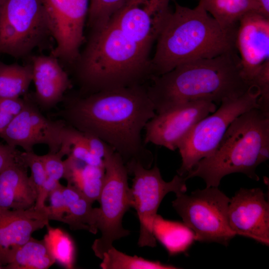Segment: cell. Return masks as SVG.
Masks as SVG:
<instances>
[{"instance_id":"31","label":"cell","mask_w":269,"mask_h":269,"mask_svg":"<svg viewBox=\"0 0 269 269\" xmlns=\"http://www.w3.org/2000/svg\"><path fill=\"white\" fill-rule=\"evenodd\" d=\"M24 105L23 97L15 99L0 98V134L21 111Z\"/></svg>"},{"instance_id":"6","label":"cell","mask_w":269,"mask_h":269,"mask_svg":"<svg viewBox=\"0 0 269 269\" xmlns=\"http://www.w3.org/2000/svg\"><path fill=\"white\" fill-rule=\"evenodd\" d=\"M103 160L104 181L98 201L100 207L97 227L101 236L92 246L95 256L100 259L113 246L114 241L130 234V231L124 228L122 220L132 207L129 173L121 156L108 144Z\"/></svg>"},{"instance_id":"18","label":"cell","mask_w":269,"mask_h":269,"mask_svg":"<svg viewBox=\"0 0 269 269\" xmlns=\"http://www.w3.org/2000/svg\"><path fill=\"white\" fill-rule=\"evenodd\" d=\"M32 82L35 91L30 94L34 102L42 112H48L61 103L73 84L67 72L57 58L50 55L33 56Z\"/></svg>"},{"instance_id":"23","label":"cell","mask_w":269,"mask_h":269,"mask_svg":"<svg viewBox=\"0 0 269 269\" xmlns=\"http://www.w3.org/2000/svg\"><path fill=\"white\" fill-rule=\"evenodd\" d=\"M153 234L173 255L186 250L195 240L193 232L184 224L163 219L157 214L153 224Z\"/></svg>"},{"instance_id":"34","label":"cell","mask_w":269,"mask_h":269,"mask_svg":"<svg viewBox=\"0 0 269 269\" xmlns=\"http://www.w3.org/2000/svg\"><path fill=\"white\" fill-rule=\"evenodd\" d=\"M62 185L59 180L47 177L37 192L34 208L40 209L44 208L46 206L45 201L51 192Z\"/></svg>"},{"instance_id":"20","label":"cell","mask_w":269,"mask_h":269,"mask_svg":"<svg viewBox=\"0 0 269 269\" xmlns=\"http://www.w3.org/2000/svg\"><path fill=\"white\" fill-rule=\"evenodd\" d=\"M65 214L62 222L73 230H85L93 234L98 231L99 208H93L92 203L75 187L63 186Z\"/></svg>"},{"instance_id":"37","label":"cell","mask_w":269,"mask_h":269,"mask_svg":"<svg viewBox=\"0 0 269 269\" xmlns=\"http://www.w3.org/2000/svg\"><path fill=\"white\" fill-rule=\"evenodd\" d=\"M5 0H0V8L4 3Z\"/></svg>"},{"instance_id":"8","label":"cell","mask_w":269,"mask_h":269,"mask_svg":"<svg viewBox=\"0 0 269 269\" xmlns=\"http://www.w3.org/2000/svg\"><path fill=\"white\" fill-rule=\"evenodd\" d=\"M50 37L41 0H5L0 8V53L25 57Z\"/></svg>"},{"instance_id":"10","label":"cell","mask_w":269,"mask_h":269,"mask_svg":"<svg viewBox=\"0 0 269 269\" xmlns=\"http://www.w3.org/2000/svg\"><path fill=\"white\" fill-rule=\"evenodd\" d=\"M126 166L129 174L134 176L130 191L132 207L135 210L140 223L138 245L155 247L156 242L152 227L159 206L167 193H186L187 179L177 174L170 181H165L156 164L149 168L138 162Z\"/></svg>"},{"instance_id":"26","label":"cell","mask_w":269,"mask_h":269,"mask_svg":"<svg viewBox=\"0 0 269 269\" xmlns=\"http://www.w3.org/2000/svg\"><path fill=\"white\" fill-rule=\"evenodd\" d=\"M44 239L45 245L52 257L66 269H73L75 248L73 240L63 230L48 224Z\"/></svg>"},{"instance_id":"13","label":"cell","mask_w":269,"mask_h":269,"mask_svg":"<svg viewBox=\"0 0 269 269\" xmlns=\"http://www.w3.org/2000/svg\"><path fill=\"white\" fill-rule=\"evenodd\" d=\"M216 110L212 101L196 100L156 114L144 127V143L175 150L195 124Z\"/></svg>"},{"instance_id":"7","label":"cell","mask_w":269,"mask_h":269,"mask_svg":"<svg viewBox=\"0 0 269 269\" xmlns=\"http://www.w3.org/2000/svg\"><path fill=\"white\" fill-rule=\"evenodd\" d=\"M260 96L259 89L252 85L242 95L223 100L213 114L195 124L178 146L182 159L178 174L185 176L199 161L210 155L236 118L252 109H259Z\"/></svg>"},{"instance_id":"19","label":"cell","mask_w":269,"mask_h":269,"mask_svg":"<svg viewBox=\"0 0 269 269\" xmlns=\"http://www.w3.org/2000/svg\"><path fill=\"white\" fill-rule=\"evenodd\" d=\"M22 159L0 172V209H26L34 206L37 191Z\"/></svg>"},{"instance_id":"29","label":"cell","mask_w":269,"mask_h":269,"mask_svg":"<svg viewBox=\"0 0 269 269\" xmlns=\"http://www.w3.org/2000/svg\"><path fill=\"white\" fill-rule=\"evenodd\" d=\"M70 148L66 144H62L60 149L56 152H48L47 153L39 155L43 164L47 177L59 180L65 177L66 165L62 160L64 156L70 154Z\"/></svg>"},{"instance_id":"9","label":"cell","mask_w":269,"mask_h":269,"mask_svg":"<svg viewBox=\"0 0 269 269\" xmlns=\"http://www.w3.org/2000/svg\"><path fill=\"white\" fill-rule=\"evenodd\" d=\"M176 196L172 206L194 233L195 240L227 246L236 236L228 221L230 199L218 187H206Z\"/></svg>"},{"instance_id":"36","label":"cell","mask_w":269,"mask_h":269,"mask_svg":"<svg viewBox=\"0 0 269 269\" xmlns=\"http://www.w3.org/2000/svg\"><path fill=\"white\" fill-rule=\"evenodd\" d=\"M260 12L267 17H269V0H256Z\"/></svg>"},{"instance_id":"1","label":"cell","mask_w":269,"mask_h":269,"mask_svg":"<svg viewBox=\"0 0 269 269\" xmlns=\"http://www.w3.org/2000/svg\"><path fill=\"white\" fill-rule=\"evenodd\" d=\"M61 108L50 116L68 126L98 137L121 156L126 166L134 162L150 168L151 152L141 132L156 113L147 86L136 84L81 95L65 94Z\"/></svg>"},{"instance_id":"30","label":"cell","mask_w":269,"mask_h":269,"mask_svg":"<svg viewBox=\"0 0 269 269\" xmlns=\"http://www.w3.org/2000/svg\"><path fill=\"white\" fill-rule=\"evenodd\" d=\"M21 156L25 164L30 169L31 175L29 177L38 192L47 178L39 155L36 154L34 151H22Z\"/></svg>"},{"instance_id":"25","label":"cell","mask_w":269,"mask_h":269,"mask_svg":"<svg viewBox=\"0 0 269 269\" xmlns=\"http://www.w3.org/2000/svg\"><path fill=\"white\" fill-rule=\"evenodd\" d=\"M55 262L44 240L31 237L16 251L5 267L10 269H47Z\"/></svg>"},{"instance_id":"2","label":"cell","mask_w":269,"mask_h":269,"mask_svg":"<svg viewBox=\"0 0 269 269\" xmlns=\"http://www.w3.org/2000/svg\"><path fill=\"white\" fill-rule=\"evenodd\" d=\"M151 81L147 92L156 114L193 101L221 103L242 95L252 86L242 75L236 48L181 64Z\"/></svg>"},{"instance_id":"4","label":"cell","mask_w":269,"mask_h":269,"mask_svg":"<svg viewBox=\"0 0 269 269\" xmlns=\"http://www.w3.org/2000/svg\"><path fill=\"white\" fill-rule=\"evenodd\" d=\"M237 27H222L199 4L190 8L176 3L157 38L156 51L150 61L153 77L236 48Z\"/></svg>"},{"instance_id":"3","label":"cell","mask_w":269,"mask_h":269,"mask_svg":"<svg viewBox=\"0 0 269 269\" xmlns=\"http://www.w3.org/2000/svg\"><path fill=\"white\" fill-rule=\"evenodd\" d=\"M92 28L77 61L74 77L78 94L142 84L151 79L150 49L129 38L112 19Z\"/></svg>"},{"instance_id":"5","label":"cell","mask_w":269,"mask_h":269,"mask_svg":"<svg viewBox=\"0 0 269 269\" xmlns=\"http://www.w3.org/2000/svg\"><path fill=\"white\" fill-rule=\"evenodd\" d=\"M269 157V113L254 108L236 118L214 151L184 177H199L206 187H218L223 177L233 173L259 181L256 169Z\"/></svg>"},{"instance_id":"21","label":"cell","mask_w":269,"mask_h":269,"mask_svg":"<svg viewBox=\"0 0 269 269\" xmlns=\"http://www.w3.org/2000/svg\"><path fill=\"white\" fill-rule=\"evenodd\" d=\"M66 172L64 178L90 201H98L103 186L105 167L86 164L70 155L65 160Z\"/></svg>"},{"instance_id":"16","label":"cell","mask_w":269,"mask_h":269,"mask_svg":"<svg viewBox=\"0 0 269 269\" xmlns=\"http://www.w3.org/2000/svg\"><path fill=\"white\" fill-rule=\"evenodd\" d=\"M228 221L236 235L269 246V204L261 188H241L230 199Z\"/></svg>"},{"instance_id":"14","label":"cell","mask_w":269,"mask_h":269,"mask_svg":"<svg viewBox=\"0 0 269 269\" xmlns=\"http://www.w3.org/2000/svg\"><path fill=\"white\" fill-rule=\"evenodd\" d=\"M169 1L125 0L111 19L129 38L150 49L171 12Z\"/></svg>"},{"instance_id":"11","label":"cell","mask_w":269,"mask_h":269,"mask_svg":"<svg viewBox=\"0 0 269 269\" xmlns=\"http://www.w3.org/2000/svg\"><path fill=\"white\" fill-rule=\"evenodd\" d=\"M23 97V108L0 134V137L7 144L20 147L25 152L33 151L37 144L46 145L48 152L58 151L67 139L68 126L61 119L45 117L30 93Z\"/></svg>"},{"instance_id":"32","label":"cell","mask_w":269,"mask_h":269,"mask_svg":"<svg viewBox=\"0 0 269 269\" xmlns=\"http://www.w3.org/2000/svg\"><path fill=\"white\" fill-rule=\"evenodd\" d=\"M63 185L52 191L49 194L50 205L47 206L49 220L62 222L65 214V205L62 192Z\"/></svg>"},{"instance_id":"24","label":"cell","mask_w":269,"mask_h":269,"mask_svg":"<svg viewBox=\"0 0 269 269\" xmlns=\"http://www.w3.org/2000/svg\"><path fill=\"white\" fill-rule=\"evenodd\" d=\"M32 82L31 63L6 64L0 60V98L22 97L28 93Z\"/></svg>"},{"instance_id":"15","label":"cell","mask_w":269,"mask_h":269,"mask_svg":"<svg viewBox=\"0 0 269 269\" xmlns=\"http://www.w3.org/2000/svg\"><path fill=\"white\" fill-rule=\"evenodd\" d=\"M244 78L251 85L260 73L269 70V17L250 12L239 20L236 35Z\"/></svg>"},{"instance_id":"28","label":"cell","mask_w":269,"mask_h":269,"mask_svg":"<svg viewBox=\"0 0 269 269\" xmlns=\"http://www.w3.org/2000/svg\"><path fill=\"white\" fill-rule=\"evenodd\" d=\"M125 0H89L88 23L92 27L108 23L124 4Z\"/></svg>"},{"instance_id":"35","label":"cell","mask_w":269,"mask_h":269,"mask_svg":"<svg viewBox=\"0 0 269 269\" xmlns=\"http://www.w3.org/2000/svg\"><path fill=\"white\" fill-rule=\"evenodd\" d=\"M89 151L93 154L103 159L108 144L92 134L83 133Z\"/></svg>"},{"instance_id":"12","label":"cell","mask_w":269,"mask_h":269,"mask_svg":"<svg viewBox=\"0 0 269 269\" xmlns=\"http://www.w3.org/2000/svg\"><path fill=\"white\" fill-rule=\"evenodd\" d=\"M56 46L51 54L67 64L77 62L84 41L89 0H41Z\"/></svg>"},{"instance_id":"22","label":"cell","mask_w":269,"mask_h":269,"mask_svg":"<svg viewBox=\"0 0 269 269\" xmlns=\"http://www.w3.org/2000/svg\"><path fill=\"white\" fill-rule=\"evenodd\" d=\"M198 4L226 29L237 27L241 18L250 12L260 13L256 0H200Z\"/></svg>"},{"instance_id":"27","label":"cell","mask_w":269,"mask_h":269,"mask_svg":"<svg viewBox=\"0 0 269 269\" xmlns=\"http://www.w3.org/2000/svg\"><path fill=\"white\" fill-rule=\"evenodd\" d=\"M100 266L103 269H175V266L158 261L131 256L117 250L114 246L106 252Z\"/></svg>"},{"instance_id":"17","label":"cell","mask_w":269,"mask_h":269,"mask_svg":"<svg viewBox=\"0 0 269 269\" xmlns=\"http://www.w3.org/2000/svg\"><path fill=\"white\" fill-rule=\"evenodd\" d=\"M47 206L40 209H0V264L7 265L35 231L49 224Z\"/></svg>"},{"instance_id":"33","label":"cell","mask_w":269,"mask_h":269,"mask_svg":"<svg viewBox=\"0 0 269 269\" xmlns=\"http://www.w3.org/2000/svg\"><path fill=\"white\" fill-rule=\"evenodd\" d=\"M21 153L16 147L0 142V172L21 160Z\"/></svg>"}]
</instances>
